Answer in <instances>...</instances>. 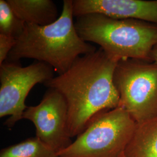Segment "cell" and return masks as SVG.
<instances>
[{
	"mask_svg": "<svg viewBox=\"0 0 157 157\" xmlns=\"http://www.w3.org/2000/svg\"><path fill=\"white\" fill-rule=\"evenodd\" d=\"M73 17L72 0H64L56 22L43 26L25 24L6 61L34 59L48 64L58 75L65 73L78 57L97 50L78 35Z\"/></svg>",
	"mask_w": 157,
	"mask_h": 157,
	"instance_id": "7a4b0ae2",
	"label": "cell"
},
{
	"mask_svg": "<svg viewBox=\"0 0 157 157\" xmlns=\"http://www.w3.org/2000/svg\"><path fill=\"white\" fill-rule=\"evenodd\" d=\"M74 17L101 14L157 25V0H72Z\"/></svg>",
	"mask_w": 157,
	"mask_h": 157,
	"instance_id": "ba28073f",
	"label": "cell"
},
{
	"mask_svg": "<svg viewBox=\"0 0 157 157\" xmlns=\"http://www.w3.org/2000/svg\"><path fill=\"white\" fill-rule=\"evenodd\" d=\"M151 59L152 61L157 63V43L154 46L151 54Z\"/></svg>",
	"mask_w": 157,
	"mask_h": 157,
	"instance_id": "5bb4252c",
	"label": "cell"
},
{
	"mask_svg": "<svg viewBox=\"0 0 157 157\" xmlns=\"http://www.w3.org/2000/svg\"><path fill=\"white\" fill-rule=\"evenodd\" d=\"M113 84L119 105L140 123L157 117V63L141 59H122L116 66Z\"/></svg>",
	"mask_w": 157,
	"mask_h": 157,
	"instance_id": "5b68a950",
	"label": "cell"
},
{
	"mask_svg": "<svg viewBox=\"0 0 157 157\" xmlns=\"http://www.w3.org/2000/svg\"><path fill=\"white\" fill-rule=\"evenodd\" d=\"M17 17L25 24L46 26L58 19L56 4L51 0H6Z\"/></svg>",
	"mask_w": 157,
	"mask_h": 157,
	"instance_id": "9c48e42d",
	"label": "cell"
},
{
	"mask_svg": "<svg viewBox=\"0 0 157 157\" xmlns=\"http://www.w3.org/2000/svg\"><path fill=\"white\" fill-rule=\"evenodd\" d=\"M119 61L100 48L78 57L67 71L44 84L65 98L71 138L80 135L97 115L119 105L113 81Z\"/></svg>",
	"mask_w": 157,
	"mask_h": 157,
	"instance_id": "6da1fadb",
	"label": "cell"
},
{
	"mask_svg": "<svg viewBox=\"0 0 157 157\" xmlns=\"http://www.w3.org/2000/svg\"><path fill=\"white\" fill-rule=\"evenodd\" d=\"M75 25L82 39L100 45L107 54L119 60H151L152 50L157 43L156 24L89 14L77 17Z\"/></svg>",
	"mask_w": 157,
	"mask_h": 157,
	"instance_id": "3957f363",
	"label": "cell"
},
{
	"mask_svg": "<svg viewBox=\"0 0 157 157\" xmlns=\"http://www.w3.org/2000/svg\"><path fill=\"white\" fill-rule=\"evenodd\" d=\"M16 42L15 38L0 34V65L6 60Z\"/></svg>",
	"mask_w": 157,
	"mask_h": 157,
	"instance_id": "4fadbf2b",
	"label": "cell"
},
{
	"mask_svg": "<svg viewBox=\"0 0 157 157\" xmlns=\"http://www.w3.org/2000/svg\"><path fill=\"white\" fill-rule=\"evenodd\" d=\"M137 123L122 107L102 112L58 157H122Z\"/></svg>",
	"mask_w": 157,
	"mask_h": 157,
	"instance_id": "277c9868",
	"label": "cell"
},
{
	"mask_svg": "<svg viewBox=\"0 0 157 157\" xmlns=\"http://www.w3.org/2000/svg\"><path fill=\"white\" fill-rule=\"evenodd\" d=\"M54 72L44 62H34L25 67L8 61L0 65V118L9 117L4 122L8 128L23 119L30 90L36 84H44L53 78Z\"/></svg>",
	"mask_w": 157,
	"mask_h": 157,
	"instance_id": "8992f818",
	"label": "cell"
},
{
	"mask_svg": "<svg viewBox=\"0 0 157 157\" xmlns=\"http://www.w3.org/2000/svg\"></svg>",
	"mask_w": 157,
	"mask_h": 157,
	"instance_id": "9a60e30c",
	"label": "cell"
},
{
	"mask_svg": "<svg viewBox=\"0 0 157 157\" xmlns=\"http://www.w3.org/2000/svg\"><path fill=\"white\" fill-rule=\"evenodd\" d=\"M124 157H157V117L137 123Z\"/></svg>",
	"mask_w": 157,
	"mask_h": 157,
	"instance_id": "30bf717a",
	"label": "cell"
},
{
	"mask_svg": "<svg viewBox=\"0 0 157 157\" xmlns=\"http://www.w3.org/2000/svg\"><path fill=\"white\" fill-rule=\"evenodd\" d=\"M0 157H58L57 153L36 136L2 148Z\"/></svg>",
	"mask_w": 157,
	"mask_h": 157,
	"instance_id": "8fae6325",
	"label": "cell"
},
{
	"mask_svg": "<svg viewBox=\"0 0 157 157\" xmlns=\"http://www.w3.org/2000/svg\"><path fill=\"white\" fill-rule=\"evenodd\" d=\"M25 23L21 21L6 0H0V34L17 39L22 33Z\"/></svg>",
	"mask_w": 157,
	"mask_h": 157,
	"instance_id": "7c38bea8",
	"label": "cell"
},
{
	"mask_svg": "<svg viewBox=\"0 0 157 157\" xmlns=\"http://www.w3.org/2000/svg\"><path fill=\"white\" fill-rule=\"evenodd\" d=\"M23 119L31 121L36 136L56 153L72 143L67 125V107L59 91L48 88L39 104L27 107Z\"/></svg>",
	"mask_w": 157,
	"mask_h": 157,
	"instance_id": "52a82bcc",
	"label": "cell"
}]
</instances>
